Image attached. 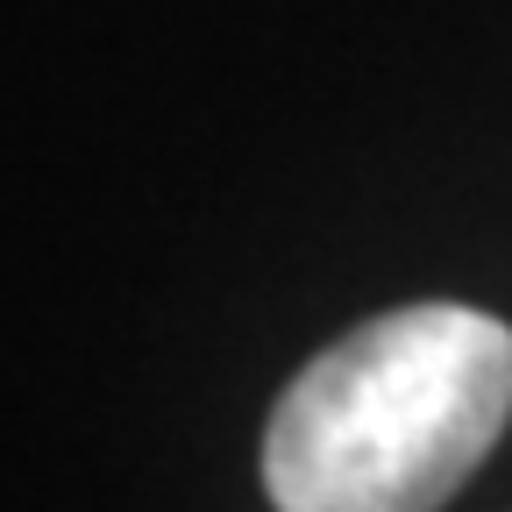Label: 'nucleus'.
<instances>
[{"instance_id":"obj_1","label":"nucleus","mask_w":512,"mask_h":512,"mask_svg":"<svg viewBox=\"0 0 512 512\" xmlns=\"http://www.w3.org/2000/svg\"><path fill=\"white\" fill-rule=\"evenodd\" d=\"M512 413V328L399 306L320 349L271 406L264 491L285 512H420L456 498Z\"/></svg>"}]
</instances>
